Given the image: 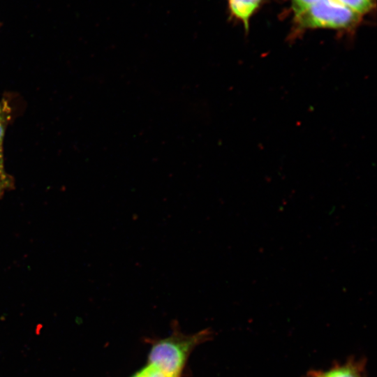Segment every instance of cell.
Instances as JSON below:
<instances>
[{
	"label": "cell",
	"instance_id": "1",
	"mask_svg": "<svg viewBox=\"0 0 377 377\" xmlns=\"http://www.w3.org/2000/svg\"><path fill=\"white\" fill-rule=\"evenodd\" d=\"M205 333L176 334L158 341L149 355V364L158 368L168 377H180L193 348L205 338Z\"/></svg>",
	"mask_w": 377,
	"mask_h": 377
},
{
	"label": "cell",
	"instance_id": "2",
	"mask_svg": "<svg viewBox=\"0 0 377 377\" xmlns=\"http://www.w3.org/2000/svg\"><path fill=\"white\" fill-rule=\"evenodd\" d=\"M361 15L336 0H319L295 16L301 29L328 28L346 30L355 27Z\"/></svg>",
	"mask_w": 377,
	"mask_h": 377
},
{
	"label": "cell",
	"instance_id": "3",
	"mask_svg": "<svg viewBox=\"0 0 377 377\" xmlns=\"http://www.w3.org/2000/svg\"><path fill=\"white\" fill-rule=\"evenodd\" d=\"M262 0H228L230 15L240 20L246 29H249V20L260 6Z\"/></svg>",
	"mask_w": 377,
	"mask_h": 377
},
{
	"label": "cell",
	"instance_id": "4",
	"mask_svg": "<svg viewBox=\"0 0 377 377\" xmlns=\"http://www.w3.org/2000/svg\"><path fill=\"white\" fill-rule=\"evenodd\" d=\"M341 5L350 8L359 15L369 12L373 7L374 0H336Z\"/></svg>",
	"mask_w": 377,
	"mask_h": 377
},
{
	"label": "cell",
	"instance_id": "5",
	"mask_svg": "<svg viewBox=\"0 0 377 377\" xmlns=\"http://www.w3.org/2000/svg\"><path fill=\"white\" fill-rule=\"evenodd\" d=\"M10 117V108L6 100L0 102V145L4 135L5 128Z\"/></svg>",
	"mask_w": 377,
	"mask_h": 377
},
{
	"label": "cell",
	"instance_id": "6",
	"mask_svg": "<svg viewBox=\"0 0 377 377\" xmlns=\"http://www.w3.org/2000/svg\"><path fill=\"white\" fill-rule=\"evenodd\" d=\"M318 377H360L357 373L350 367H339L327 371Z\"/></svg>",
	"mask_w": 377,
	"mask_h": 377
},
{
	"label": "cell",
	"instance_id": "7",
	"mask_svg": "<svg viewBox=\"0 0 377 377\" xmlns=\"http://www.w3.org/2000/svg\"><path fill=\"white\" fill-rule=\"evenodd\" d=\"M133 377H168L158 368L149 364L137 373Z\"/></svg>",
	"mask_w": 377,
	"mask_h": 377
},
{
	"label": "cell",
	"instance_id": "8",
	"mask_svg": "<svg viewBox=\"0 0 377 377\" xmlns=\"http://www.w3.org/2000/svg\"><path fill=\"white\" fill-rule=\"evenodd\" d=\"M319 0H292L293 10L295 16L300 14Z\"/></svg>",
	"mask_w": 377,
	"mask_h": 377
},
{
	"label": "cell",
	"instance_id": "9",
	"mask_svg": "<svg viewBox=\"0 0 377 377\" xmlns=\"http://www.w3.org/2000/svg\"><path fill=\"white\" fill-rule=\"evenodd\" d=\"M6 176L3 170L1 146L0 145V186L6 182Z\"/></svg>",
	"mask_w": 377,
	"mask_h": 377
},
{
	"label": "cell",
	"instance_id": "10",
	"mask_svg": "<svg viewBox=\"0 0 377 377\" xmlns=\"http://www.w3.org/2000/svg\"><path fill=\"white\" fill-rule=\"evenodd\" d=\"M0 26H1V23H0Z\"/></svg>",
	"mask_w": 377,
	"mask_h": 377
}]
</instances>
